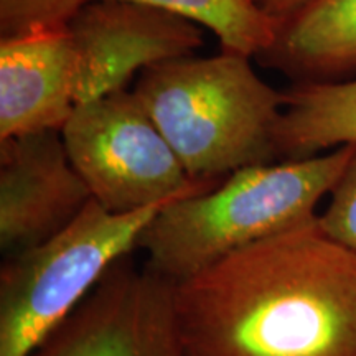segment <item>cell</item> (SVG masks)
<instances>
[{"mask_svg":"<svg viewBox=\"0 0 356 356\" xmlns=\"http://www.w3.org/2000/svg\"><path fill=\"white\" fill-rule=\"evenodd\" d=\"M190 356H356V252L318 215L173 286Z\"/></svg>","mask_w":356,"mask_h":356,"instance_id":"obj_1","label":"cell"},{"mask_svg":"<svg viewBox=\"0 0 356 356\" xmlns=\"http://www.w3.org/2000/svg\"><path fill=\"white\" fill-rule=\"evenodd\" d=\"M355 150L346 144L325 155L244 167L210 190L170 202L139 238L147 267L175 286L315 216Z\"/></svg>","mask_w":356,"mask_h":356,"instance_id":"obj_2","label":"cell"},{"mask_svg":"<svg viewBox=\"0 0 356 356\" xmlns=\"http://www.w3.org/2000/svg\"><path fill=\"white\" fill-rule=\"evenodd\" d=\"M134 92L193 180L221 181L279 159L284 91L262 81L249 56L163 61L142 71Z\"/></svg>","mask_w":356,"mask_h":356,"instance_id":"obj_3","label":"cell"},{"mask_svg":"<svg viewBox=\"0 0 356 356\" xmlns=\"http://www.w3.org/2000/svg\"><path fill=\"white\" fill-rule=\"evenodd\" d=\"M163 207L114 213L92 198L53 238L7 256L0 269V356H32L111 267L139 246Z\"/></svg>","mask_w":356,"mask_h":356,"instance_id":"obj_4","label":"cell"},{"mask_svg":"<svg viewBox=\"0 0 356 356\" xmlns=\"http://www.w3.org/2000/svg\"><path fill=\"white\" fill-rule=\"evenodd\" d=\"M92 198L114 213L167 204L220 181L193 180L134 91L84 102L61 129Z\"/></svg>","mask_w":356,"mask_h":356,"instance_id":"obj_5","label":"cell"},{"mask_svg":"<svg viewBox=\"0 0 356 356\" xmlns=\"http://www.w3.org/2000/svg\"><path fill=\"white\" fill-rule=\"evenodd\" d=\"M32 356H190L173 284L122 257Z\"/></svg>","mask_w":356,"mask_h":356,"instance_id":"obj_6","label":"cell"},{"mask_svg":"<svg viewBox=\"0 0 356 356\" xmlns=\"http://www.w3.org/2000/svg\"><path fill=\"white\" fill-rule=\"evenodd\" d=\"M74 55L76 106L126 89L136 73L191 56L203 44L193 20L134 0H91L66 26Z\"/></svg>","mask_w":356,"mask_h":356,"instance_id":"obj_7","label":"cell"},{"mask_svg":"<svg viewBox=\"0 0 356 356\" xmlns=\"http://www.w3.org/2000/svg\"><path fill=\"white\" fill-rule=\"evenodd\" d=\"M92 200L61 131L0 140V249L37 246L65 229Z\"/></svg>","mask_w":356,"mask_h":356,"instance_id":"obj_8","label":"cell"},{"mask_svg":"<svg viewBox=\"0 0 356 356\" xmlns=\"http://www.w3.org/2000/svg\"><path fill=\"white\" fill-rule=\"evenodd\" d=\"M76 108V71L63 32L0 40V140L61 131Z\"/></svg>","mask_w":356,"mask_h":356,"instance_id":"obj_9","label":"cell"},{"mask_svg":"<svg viewBox=\"0 0 356 356\" xmlns=\"http://www.w3.org/2000/svg\"><path fill=\"white\" fill-rule=\"evenodd\" d=\"M254 60L293 83L341 81L356 73V0H314L275 29Z\"/></svg>","mask_w":356,"mask_h":356,"instance_id":"obj_10","label":"cell"},{"mask_svg":"<svg viewBox=\"0 0 356 356\" xmlns=\"http://www.w3.org/2000/svg\"><path fill=\"white\" fill-rule=\"evenodd\" d=\"M346 144H356V79L293 83L284 89L275 129L279 159L314 157Z\"/></svg>","mask_w":356,"mask_h":356,"instance_id":"obj_11","label":"cell"},{"mask_svg":"<svg viewBox=\"0 0 356 356\" xmlns=\"http://www.w3.org/2000/svg\"><path fill=\"white\" fill-rule=\"evenodd\" d=\"M165 8L211 30L221 51L256 58L275 37V24L254 0H134Z\"/></svg>","mask_w":356,"mask_h":356,"instance_id":"obj_12","label":"cell"},{"mask_svg":"<svg viewBox=\"0 0 356 356\" xmlns=\"http://www.w3.org/2000/svg\"><path fill=\"white\" fill-rule=\"evenodd\" d=\"M91 0H0V40L63 32Z\"/></svg>","mask_w":356,"mask_h":356,"instance_id":"obj_13","label":"cell"},{"mask_svg":"<svg viewBox=\"0 0 356 356\" xmlns=\"http://www.w3.org/2000/svg\"><path fill=\"white\" fill-rule=\"evenodd\" d=\"M330 203L318 225L323 233L356 252V150L330 191Z\"/></svg>","mask_w":356,"mask_h":356,"instance_id":"obj_14","label":"cell"},{"mask_svg":"<svg viewBox=\"0 0 356 356\" xmlns=\"http://www.w3.org/2000/svg\"><path fill=\"white\" fill-rule=\"evenodd\" d=\"M310 2L314 0H254L261 12L274 22L275 29Z\"/></svg>","mask_w":356,"mask_h":356,"instance_id":"obj_15","label":"cell"}]
</instances>
